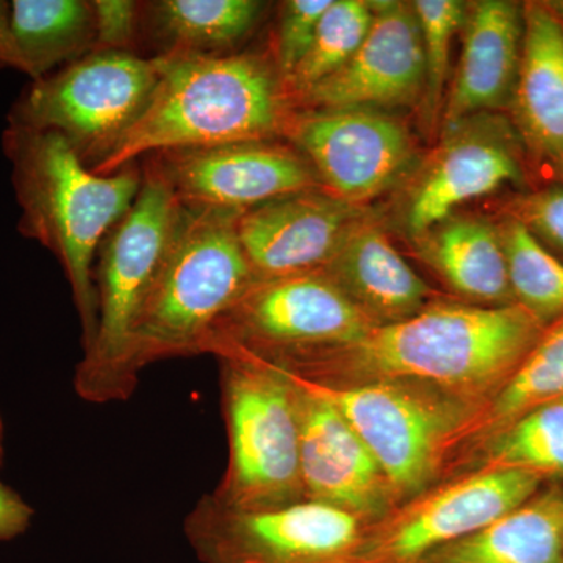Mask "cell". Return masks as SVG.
<instances>
[{
  "mask_svg": "<svg viewBox=\"0 0 563 563\" xmlns=\"http://www.w3.org/2000/svg\"><path fill=\"white\" fill-rule=\"evenodd\" d=\"M33 509L13 488L0 483V542L27 531Z\"/></svg>",
  "mask_w": 563,
  "mask_h": 563,
  "instance_id": "33",
  "label": "cell"
},
{
  "mask_svg": "<svg viewBox=\"0 0 563 563\" xmlns=\"http://www.w3.org/2000/svg\"><path fill=\"white\" fill-rule=\"evenodd\" d=\"M177 210L179 199L168 181L147 163L135 202L98 250V329L74 377L77 395L85 401H124L135 391L133 329L172 239Z\"/></svg>",
  "mask_w": 563,
  "mask_h": 563,
  "instance_id": "5",
  "label": "cell"
},
{
  "mask_svg": "<svg viewBox=\"0 0 563 563\" xmlns=\"http://www.w3.org/2000/svg\"><path fill=\"white\" fill-rule=\"evenodd\" d=\"M303 383L332 402L358 433L398 506L435 487L463 446H479L488 407L484 404L412 383Z\"/></svg>",
  "mask_w": 563,
  "mask_h": 563,
  "instance_id": "6",
  "label": "cell"
},
{
  "mask_svg": "<svg viewBox=\"0 0 563 563\" xmlns=\"http://www.w3.org/2000/svg\"><path fill=\"white\" fill-rule=\"evenodd\" d=\"M213 354L221 362L229 465L210 498L242 512L303 501L301 422L290 376L243 351Z\"/></svg>",
  "mask_w": 563,
  "mask_h": 563,
  "instance_id": "7",
  "label": "cell"
},
{
  "mask_svg": "<svg viewBox=\"0 0 563 563\" xmlns=\"http://www.w3.org/2000/svg\"><path fill=\"white\" fill-rule=\"evenodd\" d=\"M157 81L154 58L95 51L33 81L14 103L9 124L62 133L92 169L140 120Z\"/></svg>",
  "mask_w": 563,
  "mask_h": 563,
  "instance_id": "8",
  "label": "cell"
},
{
  "mask_svg": "<svg viewBox=\"0 0 563 563\" xmlns=\"http://www.w3.org/2000/svg\"><path fill=\"white\" fill-rule=\"evenodd\" d=\"M14 65L13 35H11V3L0 0V66Z\"/></svg>",
  "mask_w": 563,
  "mask_h": 563,
  "instance_id": "34",
  "label": "cell"
},
{
  "mask_svg": "<svg viewBox=\"0 0 563 563\" xmlns=\"http://www.w3.org/2000/svg\"><path fill=\"white\" fill-rule=\"evenodd\" d=\"M376 325L322 273L257 279L211 332L207 351L276 363L361 339Z\"/></svg>",
  "mask_w": 563,
  "mask_h": 563,
  "instance_id": "9",
  "label": "cell"
},
{
  "mask_svg": "<svg viewBox=\"0 0 563 563\" xmlns=\"http://www.w3.org/2000/svg\"><path fill=\"white\" fill-rule=\"evenodd\" d=\"M509 111L528 172L563 185V21L547 3L525 5L523 54Z\"/></svg>",
  "mask_w": 563,
  "mask_h": 563,
  "instance_id": "18",
  "label": "cell"
},
{
  "mask_svg": "<svg viewBox=\"0 0 563 563\" xmlns=\"http://www.w3.org/2000/svg\"><path fill=\"white\" fill-rule=\"evenodd\" d=\"M418 563H563V484Z\"/></svg>",
  "mask_w": 563,
  "mask_h": 563,
  "instance_id": "22",
  "label": "cell"
},
{
  "mask_svg": "<svg viewBox=\"0 0 563 563\" xmlns=\"http://www.w3.org/2000/svg\"><path fill=\"white\" fill-rule=\"evenodd\" d=\"M523 38L525 5L509 0L474 3L465 18V38L444 106V124L510 109Z\"/></svg>",
  "mask_w": 563,
  "mask_h": 563,
  "instance_id": "19",
  "label": "cell"
},
{
  "mask_svg": "<svg viewBox=\"0 0 563 563\" xmlns=\"http://www.w3.org/2000/svg\"><path fill=\"white\" fill-rule=\"evenodd\" d=\"M150 7L163 54L221 55L251 35L265 10L257 0H161Z\"/></svg>",
  "mask_w": 563,
  "mask_h": 563,
  "instance_id": "24",
  "label": "cell"
},
{
  "mask_svg": "<svg viewBox=\"0 0 563 563\" xmlns=\"http://www.w3.org/2000/svg\"><path fill=\"white\" fill-rule=\"evenodd\" d=\"M563 396V318L544 329L485 410L481 444L536 407Z\"/></svg>",
  "mask_w": 563,
  "mask_h": 563,
  "instance_id": "26",
  "label": "cell"
},
{
  "mask_svg": "<svg viewBox=\"0 0 563 563\" xmlns=\"http://www.w3.org/2000/svg\"><path fill=\"white\" fill-rule=\"evenodd\" d=\"M422 258L454 291L477 306L515 302L498 224L477 217H450L426 232Z\"/></svg>",
  "mask_w": 563,
  "mask_h": 563,
  "instance_id": "21",
  "label": "cell"
},
{
  "mask_svg": "<svg viewBox=\"0 0 563 563\" xmlns=\"http://www.w3.org/2000/svg\"><path fill=\"white\" fill-rule=\"evenodd\" d=\"M14 65L33 81L52 69L85 57L96 47L95 13L84 0L11 2Z\"/></svg>",
  "mask_w": 563,
  "mask_h": 563,
  "instance_id": "23",
  "label": "cell"
},
{
  "mask_svg": "<svg viewBox=\"0 0 563 563\" xmlns=\"http://www.w3.org/2000/svg\"><path fill=\"white\" fill-rule=\"evenodd\" d=\"M424 55V110L439 113L450 68L451 44L466 18V5L459 0H415Z\"/></svg>",
  "mask_w": 563,
  "mask_h": 563,
  "instance_id": "29",
  "label": "cell"
},
{
  "mask_svg": "<svg viewBox=\"0 0 563 563\" xmlns=\"http://www.w3.org/2000/svg\"><path fill=\"white\" fill-rule=\"evenodd\" d=\"M321 273L376 328L409 320L435 301V291L369 214L351 229Z\"/></svg>",
  "mask_w": 563,
  "mask_h": 563,
  "instance_id": "20",
  "label": "cell"
},
{
  "mask_svg": "<svg viewBox=\"0 0 563 563\" xmlns=\"http://www.w3.org/2000/svg\"><path fill=\"white\" fill-rule=\"evenodd\" d=\"M3 457V422L2 417H0V465H2Z\"/></svg>",
  "mask_w": 563,
  "mask_h": 563,
  "instance_id": "35",
  "label": "cell"
},
{
  "mask_svg": "<svg viewBox=\"0 0 563 563\" xmlns=\"http://www.w3.org/2000/svg\"><path fill=\"white\" fill-rule=\"evenodd\" d=\"M151 163L187 206L246 211L322 187L301 152L276 140L162 151Z\"/></svg>",
  "mask_w": 563,
  "mask_h": 563,
  "instance_id": "14",
  "label": "cell"
},
{
  "mask_svg": "<svg viewBox=\"0 0 563 563\" xmlns=\"http://www.w3.org/2000/svg\"><path fill=\"white\" fill-rule=\"evenodd\" d=\"M285 373L295 384L301 422L303 499L346 510L366 526L383 520L398 501L372 451L332 402Z\"/></svg>",
  "mask_w": 563,
  "mask_h": 563,
  "instance_id": "15",
  "label": "cell"
},
{
  "mask_svg": "<svg viewBox=\"0 0 563 563\" xmlns=\"http://www.w3.org/2000/svg\"><path fill=\"white\" fill-rule=\"evenodd\" d=\"M373 24L354 57L314 85L295 106L387 111L412 107L424 95V55L412 3L369 2Z\"/></svg>",
  "mask_w": 563,
  "mask_h": 563,
  "instance_id": "16",
  "label": "cell"
},
{
  "mask_svg": "<svg viewBox=\"0 0 563 563\" xmlns=\"http://www.w3.org/2000/svg\"><path fill=\"white\" fill-rule=\"evenodd\" d=\"M158 81L146 110L91 172L110 176L144 154L276 140L295 103L279 70L254 54H184L154 58Z\"/></svg>",
  "mask_w": 563,
  "mask_h": 563,
  "instance_id": "2",
  "label": "cell"
},
{
  "mask_svg": "<svg viewBox=\"0 0 563 563\" xmlns=\"http://www.w3.org/2000/svg\"><path fill=\"white\" fill-rule=\"evenodd\" d=\"M498 228L515 302L548 328L563 318V262L514 217Z\"/></svg>",
  "mask_w": 563,
  "mask_h": 563,
  "instance_id": "27",
  "label": "cell"
},
{
  "mask_svg": "<svg viewBox=\"0 0 563 563\" xmlns=\"http://www.w3.org/2000/svg\"><path fill=\"white\" fill-rule=\"evenodd\" d=\"M365 526L309 499L242 512L207 495L185 520V537L201 563H347Z\"/></svg>",
  "mask_w": 563,
  "mask_h": 563,
  "instance_id": "10",
  "label": "cell"
},
{
  "mask_svg": "<svg viewBox=\"0 0 563 563\" xmlns=\"http://www.w3.org/2000/svg\"><path fill=\"white\" fill-rule=\"evenodd\" d=\"M96 51H122L131 46L139 25V3L132 0H95Z\"/></svg>",
  "mask_w": 563,
  "mask_h": 563,
  "instance_id": "32",
  "label": "cell"
},
{
  "mask_svg": "<svg viewBox=\"0 0 563 563\" xmlns=\"http://www.w3.org/2000/svg\"><path fill=\"white\" fill-rule=\"evenodd\" d=\"M544 479L517 468H477L399 504L365 526L347 563H418L529 501Z\"/></svg>",
  "mask_w": 563,
  "mask_h": 563,
  "instance_id": "11",
  "label": "cell"
},
{
  "mask_svg": "<svg viewBox=\"0 0 563 563\" xmlns=\"http://www.w3.org/2000/svg\"><path fill=\"white\" fill-rule=\"evenodd\" d=\"M242 213L179 202L133 329L136 377L151 363L206 352L218 322L257 280L236 232Z\"/></svg>",
  "mask_w": 563,
  "mask_h": 563,
  "instance_id": "4",
  "label": "cell"
},
{
  "mask_svg": "<svg viewBox=\"0 0 563 563\" xmlns=\"http://www.w3.org/2000/svg\"><path fill=\"white\" fill-rule=\"evenodd\" d=\"M444 125L442 143L426 163L407 206V232L415 242L453 217L462 203L528 180L523 144L509 118L484 113Z\"/></svg>",
  "mask_w": 563,
  "mask_h": 563,
  "instance_id": "13",
  "label": "cell"
},
{
  "mask_svg": "<svg viewBox=\"0 0 563 563\" xmlns=\"http://www.w3.org/2000/svg\"><path fill=\"white\" fill-rule=\"evenodd\" d=\"M479 468H517L544 481L563 479V396L485 440Z\"/></svg>",
  "mask_w": 563,
  "mask_h": 563,
  "instance_id": "25",
  "label": "cell"
},
{
  "mask_svg": "<svg viewBox=\"0 0 563 563\" xmlns=\"http://www.w3.org/2000/svg\"><path fill=\"white\" fill-rule=\"evenodd\" d=\"M285 136L325 190L357 206L395 188L417 161L412 135L388 111H295Z\"/></svg>",
  "mask_w": 563,
  "mask_h": 563,
  "instance_id": "12",
  "label": "cell"
},
{
  "mask_svg": "<svg viewBox=\"0 0 563 563\" xmlns=\"http://www.w3.org/2000/svg\"><path fill=\"white\" fill-rule=\"evenodd\" d=\"M368 214L324 187L291 192L243 211L240 243L257 279L321 273Z\"/></svg>",
  "mask_w": 563,
  "mask_h": 563,
  "instance_id": "17",
  "label": "cell"
},
{
  "mask_svg": "<svg viewBox=\"0 0 563 563\" xmlns=\"http://www.w3.org/2000/svg\"><path fill=\"white\" fill-rule=\"evenodd\" d=\"M547 325L518 303H429L361 339L272 365L321 385L412 383L488 406Z\"/></svg>",
  "mask_w": 563,
  "mask_h": 563,
  "instance_id": "1",
  "label": "cell"
},
{
  "mask_svg": "<svg viewBox=\"0 0 563 563\" xmlns=\"http://www.w3.org/2000/svg\"><path fill=\"white\" fill-rule=\"evenodd\" d=\"M3 150L21 207L20 231L62 263L88 350L98 329L92 262L110 229L139 196L143 173L131 165L101 176L87 168L62 133L10 125Z\"/></svg>",
  "mask_w": 563,
  "mask_h": 563,
  "instance_id": "3",
  "label": "cell"
},
{
  "mask_svg": "<svg viewBox=\"0 0 563 563\" xmlns=\"http://www.w3.org/2000/svg\"><path fill=\"white\" fill-rule=\"evenodd\" d=\"M563 262V185H548L517 196L507 213Z\"/></svg>",
  "mask_w": 563,
  "mask_h": 563,
  "instance_id": "31",
  "label": "cell"
},
{
  "mask_svg": "<svg viewBox=\"0 0 563 563\" xmlns=\"http://www.w3.org/2000/svg\"><path fill=\"white\" fill-rule=\"evenodd\" d=\"M332 0H288L282 3L276 40V69L290 77L312 46L322 14Z\"/></svg>",
  "mask_w": 563,
  "mask_h": 563,
  "instance_id": "30",
  "label": "cell"
},
{
  "mask_svg": "<svg viewBox=\"0 0 563 563\" xmlns=\"http://www.w3.org/2000/svg\"><path fill=\"white\" fill-rule=\"evenodd\" d=\"M372 24L373 10L369 2L332 0L318 24L312 46L284 81L292 103L312 90L314 85L342 69L362 46Z\"/></svg>",
  "mask_w": 563,
  "mask_h": 563,
  "instance_id": "28",
  "label": "cell"
}]
</instances>
